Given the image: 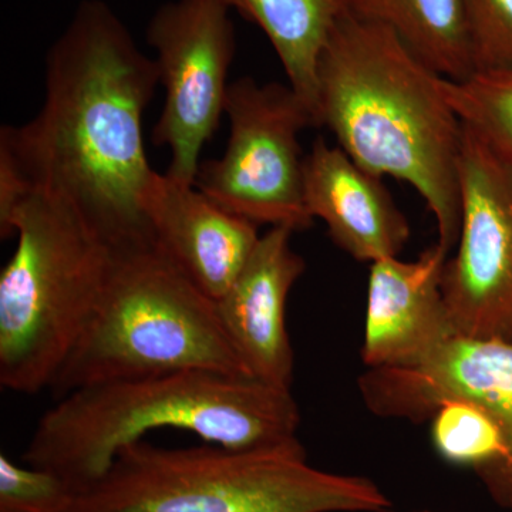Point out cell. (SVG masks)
Segmentation results:
<instances>
[{
	"instance_id": "cell-2",
	"label": "cell",
	"mask_w": 512,
	"mask_h": 512,
	"mask_svg": "<svg viewBox=\"0 0 512 512\" xmlns=\"http://www.w3.org/2000/svg\"><path fill=\"white\" fill-rule=\"evenodd\" d=\"M441 77L393 30L348 9L320 53L318 124L369 173L412 185L436 220L437 244L450 254L461 227L464 124Z\"/></svg>"
},
{
	"instance_id": "cell-13",
	"label": "cell",
	"mask_w": 512,
	"mask_h": 512,
	"mask_svg": "<svg viewBox=\"0 0 512 512\" xmlns=\"http://www.w3.org/2000/svg\"><path fill=\"white\" fill-rule=\"evenodd\" d=\"M144 212L154 244L215 302L261 238L258 225L224 210L194 184L157 171L144 197Z\"/></svg>"
},
{
	"instance_id": "cell-12",
	"label": "cell",
	"mask_w": 512,
	"mask_h": 512,
	"mask_svg": "<svg viewBox=\"0 0 512 512\" xmlns=\"http://www.w3.org/2000/svg\"><path fill=\"white\" fill-rule=\"evenodd\" d=\"M292 229L271 227L228 291L215 302L229 342L249 375L292 390L293 349L286 328V302L305 272L292 248Z\"/></svg>"
},
{
	"instance_id": "cell-1",
	"label": "cell",
	"mask_w": 512,
	"mask_h": 512,
	"mask_svg": "<svg viewBox=\"0 0 512 512\" xmlns=\"http://www.w3.org/2000/svg\"><path fill=\"white\" fill-rule=\"evenodd\" d=\"M158 84L156 60L111 6L83 0L47 52L42 109L0 130L30 191L69 202L114 251L154 244L143 119Z\"/></svg>"
},
{
	"instance_id": "cell-9",
	"label": "cell",
	"mask_w": 512,
	"mask_h": 512,
	"mask_svg": "<svg viewBox=\"0 0 512 512\" xmlns=\"http://www.w3.org/2000/svg\"><path fill=\"white\" fill-rule=\"evenodd\" d=\"M458 181L460 235L441 279L448 315L457 335L512 340V167L466 124Z\"/></svg>"
},
{
	"instance_id": "cell-6",
	"label": "cell",
	"mask_w": 512,
	"mask_h": 512,
	"mask_svg": "<svg viewBox=\"0 0 512 512\" xmlns=\"http://www.w3.org/2000/svg\"><path fill=\"white\" fill-rule=\"evenodd\" d=\"M187 370L252 377L215 301L156 244L114 251L99 305L50 390L62 397L90 384Z\"/></svg>"
},
{
	"instance_id": "cell-4",
	"label": "cell",
	"mask_w": 512,
	"mask_h": 512,
	"mask_svg": "<svg viewBox=\"0 0 512 512\" xmlns=\"http://www.w3.org/2000/svg\"><path fill=\"white\" fill-rule=\"evenodd\" d=\"M370 478L311 466L305 448H163L120 451L70 512H389Z\"/></svg>"
},
{
	"instance_id": "cell-5",
	"label": "cell",
	"mask_w": 512,
	"mask_h": 512,
	"mask_svg": "<svg viewBox=\"0 0 512 512\" xmlns=\"http://www.w3.org/2000/svg\"><path fill=\"white\" fill-rule=\"evenodd\" d=\"M15 252L0 272V384L9 392L52 389L89 325L114 249L69 202L32 191L3 239Z\"/></svg>"
},
{
	"instance_id": "cell-7",
	"label": "cell",
	"mask_w": 512,
	"mask_h": 512,
	"mask_svg": "<svg viewBox=\"0 0 512 512\" xmlns=\"http://www.w3.org/2000/svg\"><path fill=\"white\" fill-rule=\"evenodd\" d=\"M224 156L198 168L195 187L252 224L293 232L313 225L305 201V157L299 134L318 127L315 114L291 86L241 77L229 84Z\"/></svg>"
},
{
	"instance_id": "cell-3",
	"label": "cell",
	"mask_w": 512,
	"mask_h": 512,
	"mask_svg": "<svg viewBox=\"0 0 512 512\" xmlns=\"http://www.w3.org/2000/svg\"><path fill=\"white\" fill-rule=\"evenodd\" d=\"M299 426L292 390L254 377L187 370L64 394L37 421L22 460L62 474L80 491L151 431H185L234 450H274L302 446Z\"/></svg>"
},
{
	"instance_id": "cell-17",
	"label": "cell",
	"mask_w": 512,
	"mask_h": 512,
	"mask_svg": "<svg viewBox=\"0 0 512 512\" xmlns=\"http://www.w3.org/2000/svg\"><path fill=\"white\" fill-rule=\"evenodd\" d=\"M427 421L437 454L476 471L495 500L512 507V444L500 423L464 399L440 403Z\"/></svg>"
},
{
	"instance_id": "cell-8",
	"label": "cell",
	"mask_w": 512,
	"mask_h": 512,
	"mask_svg": "<svg viewBox=\"0 0 512 512\" xmlns=\"http://www.w3.org/2000/svg\"><path fill=\"white\" fill-rule=\"evenodd\" d=\"M227 6L217 0H173L154 13L148 45L157 52L163 111L153 143L167 146V174L194 184L202 148L214 136L225 103L229 67L235 57V28Z\"/></svg>"
},
{
	"instance_id": "cell-11",
	"label": "cell",
	"mask_w": 512,
	"mask_h": 512,
	"mask_svg": "<svg viewBox=\"0 0 512 512\" xmlns=\"http://www.w3.org/2000/svg\"><path fill=\"white\" fill-rule=\"evenodd\" d=\"M448 254L431 245L414 261L370 264L362 360L367 369L423 362L457 336L441 291Z\"/></svg>"
},
{
	"instance_id": "cell-14",
	"label": "cell",
	"mask_w": 512,
	"mask_h": 512,
	"mask_svg": "<svg viewBox=\"0 0 512 512\" xmlns=\"http://www.w3.org/2000/svg\"><path fill=\"white\" fill-rule=\"evenodd\" d=\"M305 201L313 220L328 227L330 238L359 262L399 256L410 239V224L383 184L339 146L323 138L305 156Z\"/></svg>"
},
{
	"instance_id": "cell-19",
	"label": "cell",
	"mask_w": 512,
	"mask_h": 512,
	"mask_svg": "<svg viewBox=\"0 0 512 512\" xmlns=\"http://www.w3.org/2000/svg\"><path fill=\"white\" fill-rule=\"evenodd\" d=\"M77 495L62 474L0 454V512H70Z\"/></svg>"
},
{
	"instance_id": "cell-18",
	"label": "cell",
	"mask_w": 512,
	"mask_h": 512,
	"mask_svg": "<svg viewBox=\"0 0 512 512\" xmlns=\"http://www.w3.org/2000/svg\"><path fill=\"white\" fill-rule=\"evenodd\" d=\"M441 89L460 120L512 167V73L478 72L460 82L441 77Z\"/></svg>"
},
{
	"instance_id": "cell-10",
	"label": "cell",
	"mask_w": 512,
	"mask_h": 512,
	"mask_svg": "<svg viewBox=\"0 0 512 512\" xmlns=\"http://www.w3.org/2000/svg\"><path fill=\"white\" fill-rule=\"evenodd\" d=\"M367 409L421 423L440 403L464 399L490 413L512 444V340L454 336L417 365L367 369L359 377Z\"/></svg>"
},
{
	"instance_id": "cell-20",
	"label": "cell",
	"mask_w": 512,
	"mask_h": 512,
	"mask_svg": "<svg viewBox=\"0 0 512 512\" xmlns=\"http://www.w3.org/2000/svg\"><path fill=\"white\" fill-rule=\"evenodd\" d=\"M463 2L476 73H512V0Z\"/></svg>"
},
{
	"instance_id": "cell-21",
	"label": "cell",
	"mask_w": 512,
	"mask_h": 512,
	"mask_svg": "<svg viewBox=\"0 0 512 512\" xmlns=\"http://www.w3.org/2000/svg\"><path fill=\"white\" fill-rule=\"evenodd\" d=\"M413 512H433V511H413Z\"/></svg>"
},
{
	"instance_id": "cell-16",
	"label": "cell",
	"mask_w": 512,
	"mask_h": 512,
	"mask_svg": "<svg viewBox=\"0 0 512 512\" xmlns=\"http://www.w3.org/2000/svg\"><path fill=\"white\" fill-rule=\"evenodd\" d=\"M349 12L393 30L446 79L476 73L463 0H346Z\"/></svg>"
},
{
	"instance_id": "cell-15",
	"label": "cell",
	"mask_w": 512,
	"mask_h": 512,
	"mask_svg": "<svg viewBox=\"0 0 512 512\" xmlns=\"http://www.w3.org/2000/svg\"><path fill=\"white\" fill-rule=\"evenodd\" d=\"M255 23L281 60L289 80L318 123V63L330 32L348 10L346 0H217Z\"/></svg>"
}]
</instances>
